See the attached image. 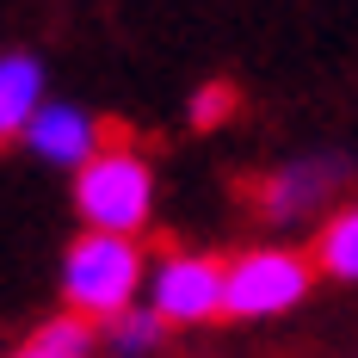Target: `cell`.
I'll return each instance as SVG.
<instances>
[{
    "label": "cell",
    "mask_w": 358,
    "mask_h": 358,
    "mask_svg": "<svg viewBox=\"0 0 358 358\" xmlns=\"http://www.w3.org/2000/svg\"><path fill=\"white\" fill-rule=\"evenodd\" d=\"M143 285V248L130 235H80L62 259V296L80 322H117Z\"/></svg>",
    "instance_id": "6da1fadb"
},
{
    "label": "cell",
    "mask_w": 358,
    "mask_h": 358,
    "mask_svg": "<svg viewBox=\"0 0 358 358\" xmlns=\"http://www.w3.org/2000/svg\"><path fill=\"white\" fill-rule=\"evenodd\" d=\"M74 204L87 216V229H99V235H136L148 222V204H155V173L136 148L111 143L80 167Z\"/></svg>",
    "instance_id": "7a4b0ae2"
},
{
    "label": "cell",
    "mask_w": 358,
    "mask_h": 358,
    "mask_svg": "<svg viewBox=\"0 0 358 358\" xmlns=\"http://www.w3.org/2000/svg\"><path fill=\"white\" fill-rule=\"evenodd\" d=\"M315 278V259L290 248H253L229 266V285H222V315H241V322H259V315H285L303 303V290Z\"/></svg>",
    "instance_id": "3957f363"
},
{
    "label": "cell",
    "mask_w": 358,
    "mask_h": 358,
    "mask_svg": "<svg viewBox=\"0 0 358 358\" xmlns=\"http://www.w3.org/2000/svg\"><path fill=\"white\" fill-rule=\"evenodd\" d=\"M222 285H229V266L210 259V253H167L161 272H155V315L161 322H210L222 315Z\"/></svg>",
    "instance_id": "277c9868"
},
{
    "label": "cell",
    "mask_w": 358,
    "mask_h": 358,
    "mask_svg": "<svg viewBox=\"0 0 358 358\" xmlns=\"http://www.w3.org/2000/svg\"><path fill=\"white\" fill-rule=\"evenodd\" d=\"M340 179H346L340 161H296L285 173L259 179V185H253V204H259V216H272V222H296V216L315 210Z\"/></svg>",
    "instance_id": "5b68a950"
},
{
    "label": "cell",
    "mask_w": 358,
    "mask_h": 358,
    "mask_svg": "<svg viewBox=\"0 0 358 358\" xmlns=\"http://www.w3.org/2000/svg\"><path fill=\"white\" fill-rule=\"evenodd\" d=\"M25 143L43 155V161H56V167H87L93 155H99V124L87 117V111L74 106H43L31 117V130H25Z\"/></svg>",
    "instance_id": "8992f818"
},
{
    "label": "cell",
    "mask_w": 358,
    "mask_h": 358,
    "mask_svg": "<svg viewBox=\"0 0 358 358\" xmlns=\"http://www.w3.org/2000/svg\"><path fill=\"white\" fill-rule=\"evenodd\" d=\"M37 87H43V69L31 56H0V143L19 136V130H31Z\"/></svg>",
    "instance_id": "52a82bcc"
},
{
    "label": "cell",
    "mask_w": 358,
    "mask_h": 358,
    "mask_svg": "<svg viewBox=\"0 0 358 358\" xmlns=\"http://www.w3.org/2000/svg\"><path fill=\"white\" fill-rule=\"evenodd\" d=\"M315 266H322L327 278L358 285V204H352V210H340L322 235H315Z\"/></svg>",
    "instance_id": "ba28073f"
},
{
    "label": "cell",
    "mask_w": 358,
    "mask_h": 358,
    "mask_svg": "<svg viewBox=\"0 0 358 358\" xmlns=\"http://www.w3.org/2000/svg\"><path fill=\"white\" fill-rule=\"evenodd\" d=\"M161 327H167V322H161L155 309H124V315H117L106 334H111V346H117L124 358H136V352H148V346L161 340Z\"/></svg>",
    "instance_id": "9c48e42d"
},
{
    "label": "cell",
    "mask_w": 358,
    "mask_h": 358,
    "mask_svg": "<svg viewBox=\"0 0 358 358\" xmlns=\"http://www.w3.org/2000/svg\"><path fill=\"white\" fill-rule=\"evenodd\" d=\"M37 346L56 358H87L93 352V322H80V315H56V322L37 327Z\"/></svg>",
    "instance_id": "30bf717a"
},
{
    "label": "cell",
    "mask_w": 358,
    "mask_h": 358,
    "mask_svg": "<svg viewBox=\"0 0 358 358\" xmlns=\"http://www.w3.org/2000/svg\"><path fill=\"white\" fill-rule=\"evenodd\" d=\"M229 111H235V87L210 80V87H204V93L192 99V124H198V130H210V124H222Z\"/></svg>",
    "instance_id": "8fae6325"
},
{
    "label": "cell",
    "mask_w": 358,
    "mask_h": 358,
    "mask_svg": "<svg viewBox=\"0 0 358 358\" xmlns=\"http://www.w3.org/2000/svg\"><path fill=\"white\" fill-rule=\"evenodd\" d=\"M13 358H56V352H43V346H37V340H31L25 352H13Z\"/></svg>",
    "instance_id": "7c38bea8"
}]
</instances>
